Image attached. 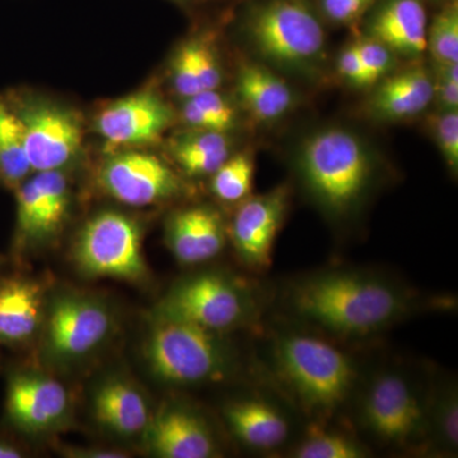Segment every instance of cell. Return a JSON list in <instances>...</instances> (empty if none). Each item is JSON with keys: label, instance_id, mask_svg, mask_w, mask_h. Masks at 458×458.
<instances>
[{"label": "cell", "instance_id": "obj_1", "mask_svg": "<svg viewBox=\"0 0 458 458\" xmlns=\"http://www.w3.org/2000/svg\"><path fill=\"white\" fill-rule=\"evenodd\" d=\"M445 300L426 298L400 279L364 269H322L289 282L282 295L286 315L322 335L373 337Z\"/></svg>", "mask_w": 458, "mask_h": 458}, {"label": "cell", "instance_id": "obj_2", "mask_svg": "<svg viewBox=\"0 0 458 458\" xmlns=\"http://www.w3.org/2000/svg\"><path fill=\"white\" fill-rule=\"evenodd\" d=\"M269 369L280 388L307 417L325 421L351 403L360 379L357 360L322 334L278 331Z\"/></svg>", "mask_w": 458, "mask_h": 458}, {"label": "cell", "instance_id": "obj_3", "mask_svg": "<svg viewBox=\"0 0 458 458\" xmlns=\"http://www.w3.org/2000/svg\"><path fill=\"white\" fill-rule=\"evenodd\" d=\"M295 168L304 191L330 221H349L375 189L378 165L370 148L348 129L324 128L303 140Z\"/></svg>", "mask_w": 458, "mask_h": 458}, {"label": "cell", "instance_id": "obj_4", "mask_svg": "<svg viewBox=\"0 0 458 458\" xmlns=\"http://www.w3.org/2000/svg\"><path fill=\"white\" fill-rule=\"evenodd\" d=\"M430 384V377L401 363L360 377L351 400L355 426L381 447L427 452Z\"/></svg>", "mask_w": 458, "mask_h": 458}, {"label": "cell", "instance_id": "obj_5", "mask_svg": "<svg viewBox=\"0 0 458 458\" xmlns=\"http://www.w3.org/2000/svg\"><path fill=\"white\" fill-rule=\"evenodd\" d=\"M144 344L150 372L172 386L222 382L233 375L237 361L223 334L179 319L153 318Z\"/></svg>", "mask_w": 458, "mask_h": 458}, {"label": "cell", "instance_id": "obj_6", "mask_svg": "<svg viewBox=\"0 0 458 458\" xmlns=\"http://www.w3.org/2000/svg\"><path fill=\"white\" fill-rule=\"evenodd\" d=\"M262 310L259 286L225 271H204L172 286L153 318L179 319L225 335L259 321Z\"/></svg>", "mask_w": 458, "mask_h": 458}, {"label": "cell", "instance_id": "obj_7", "mask_svg": "<svg viewBox=\"0 0 458 458\" xmlns=\"http://www.w3.org/2000/svg\"><path fill=\"white\" fill-rule=\"evenodd\" d=\"M245 33L261 59L283 71L311 73L324 62L327 35L307 0H261L245 18Z\"/></svg>", "mask_w": 458, "mask_h": 458}, {"label": "cell", "instance_id": "obj_8", "mask_svg": "<svg viewBox=\"0 0 458 458\" xmlns=\"http://www.w3.org/2000/svg\"><path fill=\"white\" fill-rule=\"evenodd\" d=\"M80 269L92 276L143 279L140 228L125 214L102 212L86 223L74 247Z\"/></svg>", "mask_w": 458, "mask_h": 458}, {"label": "cell", "instance_id": "obj_9", "mask_svg": "<svg viewBox=\"0 0 458 458\" xmlns=\"http://www.w3.org/2000/svg\"><path fill=\"white\" fill-rule=\"evenodd\" d=\"M99 186L110 197L131 207H147L180 197L185 183L158 157L123 150L105 159L98 170Z\"/></svg>", "mask_w": 458, "mask_h": 458}, {"label": "cell", "instance_id": "obj_10", "mask_svg": "<svg viewBox=\"0 0 458 458\" xmlns=\"http://www.w3.org/2000/svg\"><path fill=\"white\" fill-rule=\"evenodd\" d=\"M47 321V352L63 363L82 360L95 352L113 327V318L104 303L80 294L56 298Z\"/></svg>", "mask_w": 458, "mask_h": 458}, {"label": "cell", "instance_id": "obj_11", "mask_svg": "<svg viewBox=\"0 0 458 458\" xmlns=\"http://www.w3.org/2000/svg\"><path fill=\"white\" fill-rule=\"evenodd\" d=\"M291 190L282 185L265 194L245 199L234 214L231 240L241 262L264 273L273 261L274 243L285 221Z\"/></svg>", "mask_w": 458, "mask_h": 458}, {"label": "cell", "instance_id": "obj_12", "mask_svg": "<svg viewBox=\"0 0 458 458\" xmlns=\"http://www.w3.org/2000/svg\"><path fill=\"white\" fill-rule=\"evenodd\" d=\"M13 110L22 125L33 172L62 171L77 158L83 132L73 114L41 104L26 105L18 110L13 107Z\"/></svg>", "mask_w": 458, "mask_h": 458}, {"label": "cell", "instance_id": "obj_13", "mask_svg": "<svg viewBox=\"0 0 458 458\" xmlns=\"http://www.w3.org/2000/svg\"><path fill=\"white\" fill-rule=\"evenodd\" d=\"M17 192V241L40 245L56 236L71 207V186L63 171L33 172Z\"/></svg>", "mask_w": 458, "mask_h": 458}, {"label": "cell", "instance_id": "obj_14", "mask_svg": "<svg viewBox=\"0 0 458 458\" xmlns=\"http://www.w3.org/2000/svg\"><path fill=\"white\" fill-rule=\"evenodd\" d=\"M172 108L144 90L117 99L98 114L96 131L111 148L144 146L161 140L174 123Z\"/></svg>", "mask_w": 458, "mask_h": 458}, {"label": "cell", "instance_id": "obj_15", "mask_svg": "<svg viewBox=\"0 0 458 458\" xmlns=\"http://www.w3.org/2000/svg\"><path fill=\"white\" fill-rule=\"evenodd\" d=\"M149 451L162 458H212L218 443L203 415L185 405L165 406L144 430Z\"/></svg>", "mask_w": 458, "mask_h": 458}, {"label": "cell", "instance_id": "obj_16", "mask_svg": "<svg viewBox=\"0 0 458 458\" xmlns=\"http://www.w3.org/2000/svg\"><path fill=\"white\" fill-rule=\"evenodd\" d=\"M64 386L38 373H22L12 378L8 388L9 417L27 432L55 429L69 414Z\"/></svg>", "mask_w": 458, "mask_h": 458}, {"label": "cell", "instance_id": "obj_17", "mask_svg": "<svg viewBox=\"0 0 458 458\" xmlns=\"http://www.w3.org/2000/svg\"><path fill=\"white\" fill-rule=\"evenodd\" d=\"M227 231L218 210L197 205L172 214L165 225V243L177 261L198 265L221 254Z\"/></svg>", "mask_w": 458, "mask_h": 458}, {"label": "cell", "instance_id": "obj_18", "mask_svg": "<svg viewBox=\"0 0 458 458\" xmlns=\"http://www.w3.org/2000/svg\"><path fill=\"white\" fill-rule=\"evenodd\" d=\"M223 418L241 445L258 452H274L284 447L293 433L284 410L261 396L228 401Z\"/></svg>", "mask_w": 458, "mask_h": 458}, {"label": "cell", "instance_id": "obj_19", "mask_svg": "<svg viewBox=\"0 0 458 458\" xmlns=\"http://www.w3.org/2000/svg\"><path fill=\"white\" fill-rule=\"evenodd\" d=\"M427 23L421 0H384L369 18V36L414 59L427 50Z\"/></svg>", "mask_w": 458, "mask_h": 458}, {"label": "cell", "instance_id": "obj_20", "mask_svg": "<svg viewBox=\"0 0 458 458\" xmlns=\"http://www.w3.org/2000/svg\"><path fill=\"white\" fill-rule=\"evenodd\" d=\"M433 78L424 66H410L386 78L369 101V113L385 122L411 119L433 101Z\"/></svg>", "mask_w": 458, "mask_h": 458}, {"label": "cell", "instance_id": "obj_21", "mask_svg": "<svg viewBox=\"0 0 458 458\" xmlns=\"http://www.w3.org/2000/svg\"><path fill=\"white\" fill-rule=\"evenodd\" d=\"M236 84L241 102L259 122H276L294 106L293 89L282 77L259 63L241 66Z\"/></svg>", "mask_w": 458, "mask_h": 458}, {"label": "cell", "instance_id": "obj_22", "mask_svg": "<svg viewBox=\"0 0 458 458\" xmlns=\"http://www.w3.org/2000/svg\"><path fill=\"white\" fill-rule=\"evenodd\" d=\"M93 409L99 424L123 437L137 436L149 424V408L135 386L123 379H108L96 391Z\"/></svg>", "mask_w": 458, "mask_h": 458}, {"label": "cell", "instance_id": "obj_23", "mask_svg": "<svg viewBox=\"0 0 458 458\" xmlns=\"http://www.w3.org/2000/svg\"><path fill=\"white\" fill-rule=\"evenodd\" d=\"M40 286L26 280L8 282L0 286V340L26 342L41 322Z\"/></svg>", "mask_w": 458, "mask_h": 458}, {"label": "cell", "instance_id": "obj_24", "mask_svg": "<svg viewBox=\"0 0 458 458\" xmlns=\"http://www.w3.org/2000/svg\"><path fill=\"white\" fill-rule=\"evenodd\" d=\"M170 153L189 176H212L233 155L228 132L195 131L181 132L170 143Z\"/></svg>", "mask_w": 458, "mask_h": 458}, {"label": "cell", "instance_id": "obj_25", "mask_svg": "<svg viewBox=\"0 0 458 458\" xmlns=\"http://www.w3.org/2000/svg\"><path fill=\"white\" fill-rule=\"evenodd\" d=\"M458 450V390L451 377L433 378L428 403L427 452L445 454Z\"/></svg>", "mask_w": 458, "mask_h": 458}, {"label": "cell", "instance_id": "obj_26", "mask_svg": "<svg viewBox=\"0 0 458 458\" xmlns=\"http://www.w3.org/2000/svg\"><path fill=\"white\" fill-rule=\"evenodd\" d=\"M33 174L16 111L0 99V182L16 190Z\"/></svg>", "mask_w": 458, "mask_h": 458}, {"label": "cell", "instance_id": "obj_27", "mask_svg": "<svg viewBox=\"0 0 458 458\" xmlns=\"http://www.w3.org/2000/svg\"><path fill=\"white\" fill-rule=\"evenodd\" d=\"M289 456L295 458H366L370 456L369 445L357 437L337 428L315 421L306 434L295 443Z\"/></svg>", "mask_w": 458, "mask_h": 458}, {"label": "cell", "instance_id": "obj_28", "mask_svg": "<svg viewBox=\"0 0 458 458\" xmlns=\"http://www.w3.org/2000/svg\"><path fill=\"white\" fill-rule=\"evenodd\" d=\"M180 117L189 129L195 131L229 132L238 123L236 106L219 89L204 90L185 98Z\"/></svg>", "mask_w": 458, "mask_h": 458}, {"label": "cell", "instance_id": "obj_29", "mask_svg": "<svg viewBox=\"0 0 458 458\" xmlns=\"http://www.w3.org/2000/svg\"><path fill=\"white\" fill-rule=\"evenodd\" d=\"M254 161L247 153L232 155L212 174V191L219 200L238 203L250 197L254 181Z\"/></svg>", "mask_w": 458, "mask_h": 458}, {"label": "cell", "instance_id": "obj_30", "mask_svg": "<svg viewBox=\"0 0 458 458\" xmlns=\"http://www.w3.org/2000/svg\"><path fill=\"white\" fill-rule=\"evenodd\" d=\"M427 49L436 64H458V9L447 5L434 17L427 31Z\"/></svg>", "mask_w": 458, "mask_h": 458}, {"label": "cell", "instance_id": "obj_31", "mask_svg": "<svg viewBox=\"0 0 458 458\" xmlns=\"http://www.w3.org/2000/svg\"><path fill=\"white\" fill-rule=\"evenodd\" d=\"M171 81L174 90L183 98L203 92L199 80L197 38L189 40L177 50L172 60Z\"/></svg>", "mask_w": 458, "mask_h": 458}, {"label": "cell", "instance_id": "obj_32", "mask_svg": "<svg viewBox=\"0 0 458 458\" xmlns=\"http://www.w3.org/2000/svg\"><path fill=\"white\" fill-rule=\"evenodd\" d=\"M361 64L372 75L375 82L386 77L396 65V54L381 41L367 36L352 44Z\"/></svg>", "mask_w": 458, "mask_h": 458}, {"label": "cell", "instance_id": "obj_33", "mask_svg": "<svg viewBox=\"0 0 458 458\" xmlns=\"http://www.w3.org/2000/svg\"><path fill=\"white\" fill-rule=\"evenodd\" d=\"M433 138L445 164L452 171L458 168V114L457 111H441L430 120Z\"/></svg>", "mask_w": 458, "mask_h": 458}, {"label": "cell", "instance_id": "obj_34", "mask_svg": "<svg viewBox=\"0 0 458 458\" xmlns=\"http://www.w3.org/2000/svg\"><path fill=\"white\" fill-rule=\"evenodd\" d=\"M375 0H321L325 16L339 25L357 22Z\"/></svg>", "mask_w": 458, "mask_h": 458}, {"label": "cell", "instance_id": "obj_35", "mask_svg": "<svg viewBox=\"0 0 458 458\" xmlns=\"http://www.w3.org/2000/svg\"><path fill=\"white\" fill-rule=\"evenodd\" d=\"M336 66L339 74L342 75L346 82L352 84V86L366 87L376 83L372 75L361 64L360 56H358L352 44L340 53L339 57H337Z\"/></svg>", "mask_w": 458, "mask_h": 458}, {"label": "cell", "instance_id": "obj_36", "mask_svg": "<svg viewBox=\"0 0 458 458\" xmlns=\"http://www.w3.org/2000/svg\"><path fill=\"white\" fill-rule=\"evenodd\" d=\"M433 99H436L439 110L457 111L458 82H454V81L436 73V80L433 81Z\"/></svg>", "mask_w": 458, "mask_h": 458}, {"label": "cell", "instance_id": "obj_37", "mask_svg": "<svg viewBox=\"0 0 458 458\" xmlns=\"http://www.w3.org/2000/svg\"><path fill=\"white\" fill-rule=\"evenodd\" d=\"M22 456L16 448L8 445L7 443L0 441V458H18Z\"/></svg>", "mask_w": 458, "mask_h": 458}, {"label": "cell", "instance_id": "obj_38", "mask_svg": "<svg viewBox=\"0 0 458 458\" xmlns=\"http://www.w3.org/2000/svg\"><path fill=\"white\" fill-rule=\"evenodd\" d=\"M176 2H185V0H176Z\"/></svg>", "mask_w": 458, "mask_h": 458}]
</instances>
